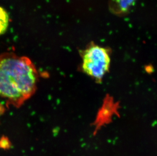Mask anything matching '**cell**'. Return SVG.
Wrapping results in <instances>:
<instances>
[{
    "label": "cell",
    "instance_id": "1",
    "mask_svg": "<svg viewBox=\"0 0 157 156\" xmlns=\"http://www.w3.org/2000/svg\"><path fill=\"white\" fill-rule=\"evenodd\" d=\"M39 74L34 63L12 52L0 55V97L18 108L34 94Z\"/></svg>",
    "mask_w": 157,
    "mask_h": 156
},
{
    "label": "cell",
    "instance_id": "2",
    "mask_svg": "<svg viewBox=\"0 0 157 156\" xmlns=\"http://www.w3.org/2000/svg\"><path fill=\"white\" fill-rule=\"evenodd\" d=\"M81 54L82 71L97 82H101L109 70V51L104 47L92 45L82 51Z\"/></svg>",
    "mask_w": 157,
    "mask_h": 156
},
{
    "label": "cell",
    "instance_id": "3",
    "mask_svg": "<svg viewBox=\"0 0 157 156\" xmlns=\"http://www.w3.org/2000/svg\"><path fill=\"white\" fill-rule=\"evenodd\" d=\"M118 103L114 102L113 99L110 96L106 95L102 106L99 110L94 123L95 132L103 125L109 123L111 121L113 115H118Z\"/></svg>",
    "mask_w": 157,
    "mask_h": 156
},
{
    "label": "cell",
    "instance_id": "4",
    "mask_svg": "<svg viewBox=\"0 0 157 156\" xmlns=\"http://www.w3.org/2000/svg\"><path fill=\"white\" fill-rule=\"evenodd\" d=\"M9 15L3 7L0 6V35L4 34L9 25Z\"/></svg>",
    "mask_w": 157,
    "mask_h": 156
},
{
    "label": "cell",
    "instance_id": "5",
    "mask_svg": "<svg viewBox=\"0 0 157 156\" xmlns=\"http://www.w3.org/2000/svg\"><path fill=\"white\" fill-rule=\"evenodd\" d=\"M136 0H114L117 10L120 12H126L135 3Z\"/></svg>",
    "mask_w": 157,
    "mask_h": 156
}]
</instances>
